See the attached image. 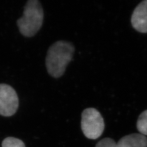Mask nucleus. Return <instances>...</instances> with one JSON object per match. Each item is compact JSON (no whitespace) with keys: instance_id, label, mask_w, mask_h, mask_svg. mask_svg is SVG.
Returning <instances> with one entry per match:
<instances>
[{"instance_id":"7","label":"nucleus","mask_w":147,"mask_h":147,"mask_svg":"<svg viewBox=\"0 0 147 147\" xmlns=\"http://www.w3.org/2000/svg\"><path fill=\"white\" fill-rule=\"evenodd\" d=\"M137 128L142 135H147V110L140 115L137 122Z\"/></svg>"},{"instance_id":"6","label":"nucleus","mask_w":147,"mask_h":147,"mask_svg":"<svg viewBox=\"0 0 147 147\" xmlns=\"http://www.w3.org/2000/svg\"><path fill=\"white\" fill-rule=\"evenodd\" d=\"M118 147H147V137L141 134H132L123 137L117 143Z\"/></svg>"},{"instance_id":"1","label":"nucleus","mask_w":147,"mask_h":147,"mask_svg":"<svg viewBox=\"0 0 147 147\" xmlns=\"http://www.w3.org/2000/svg\"><path fill=\"white\" fill-rule=\"evenodd\" d=\"M75 47L71 42L59 40L55 42L47 51L46 67L48 73L55 78L62 76L71 61Z\"/></svg>"},{"instance_id":"2","label":"nucleus","mask_w":147,"mask_h":147,"mask_svg":"<svg viewBox=\"0 0 147 147\" xmlns=\"http://www.w3.org/2000/svg\"><path fill=\"white\" fill-rule=\"evenodd\" d=\"M44 12L40 3L37 0H30L24 8L23 16L17 21L22 35L27 37L34 36L42 26Z\"/></svg>"},{"instance_id":"5","label":"nucleus","mask_w":147,"mask_h":147,"mask_svg":"<svg viewBox=\"0 0 147 147\" xmlns=\"http://www.w3.org/2000/svg\"><path fill=\"white\" fill-rule=\"evenodd\" d=\"M131 22L137 31L147 33V0L141 2L132 13Z\"/></svg>"},{"instance_id":"4","label":"nucleus","mask_w":147,"mask_h":147,"mask_svg":"<svg viewBox=\"0 0 147 147\" xmlns=\"http://www.w3.org/2000/svg\"><path fill=\"white\" fill-rule=\"evenodd\" d=\"M19 106V99L16 90L6 84H0V115L13 116Z\"/></svg>"},{"instance_id":"8","label":"nucleus","mask_w":147,"mask_h":147,"mask_svg":"<svg viewBox=\"0 0 147 147\" xmlns=\"http://www.w3.org/2000/svg\"><path fill=\"white\" fill-rule=\"evenodd\" d=\"M2 147H25L24 142L14 137H8L2 142Z\"/></svg>"},{"instance_id":"9","label":"nucleus","mask_w":147,"mask_h":147,"mask_svg":"<svg viewBox=\"0 0 147 147\" xmlns=\"http://www.w3.org/2000/svg\"><path fill=\"white\" fill-rule=\"evenodd\" d=\"M95 147H118L117 143L112 138H105L98 142Z\"/></svg>"},{"instance_id":"3","label":"nucleus","mask_w":147,"mask_h":147,"mask_svg":"<svg viewBox=\"0 0 147 147\" xmlns=\"http://www.w3.org/2000/svg\"><path fill=\"white\" fill-rule=\"evenodd\" d=\"M81 129L87 138H98L105 129L104 119L100 112L94 108L85 109L82 113Z\"/></svg>"}]
</instances>
